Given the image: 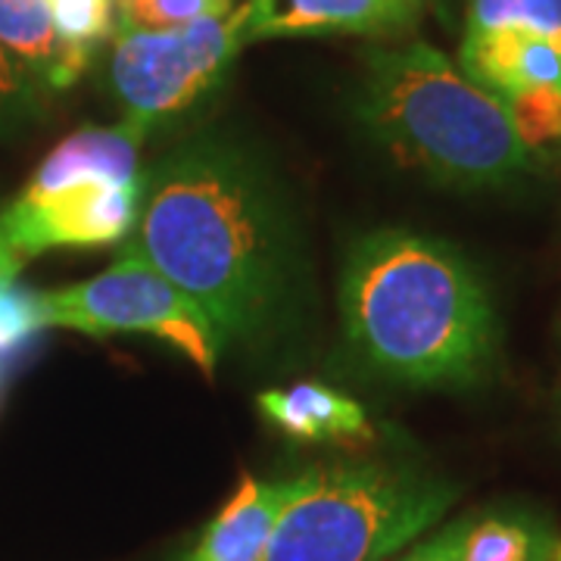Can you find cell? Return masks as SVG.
<instances>
[{
	"label": "cell",
	"instance_id": "30bf717a",
	"mask_svg": "<svg viewBox=\"0 0 561 561\" xmlns=\"http://www.w3.org/2000/svg\"><path fill=\"white\" fill-rule=\"evenodd\" d=\"M459 62L468 79L496 98L527 88H561V47L524 28L465 32Z\"/></svg>",
	"mask_w": 561,
	"mask_h": 561
},
{
	"label": "cell",
	"instance_id": "9c48e42d",
	"mask_svg": "<svg viewBox=\"0 0 561 561\" xmlns=\"http://www.w3.org/2000/svg\"><path fill=\"white\" fill-rule=\"evenodd\" d=\"M147 131L122 122L116 128H79L62 138L35 169L22 194L44 197L84 181L140 184V144Z\"/></svg>",
	"mask_w": 561,
	"mask_h": 561
},
{
	"label": "cell",
	"instance_id": "8fae6325",
	"mask_svg": "<svg viewBox=\"0 0 561 561\" xmlns=\"http://www.w3.org/2000/svg\"><path fill=\"white\" fill-rule=\"evenodd\" d=\"M290 493L294 481L262 483L253 474H243L238 493L206 524L184 561H262Z\"/></svg>",
	"mask_w": 561,
	"mask_h": 561
},
{
	"label": "cell",
	"instance_id": "52a82bcc",
	"mask_svg": "<svg viewBox=\"0 0 561 561\" xmlns=\"http://www.w3.org/2000/svg\"><path fill=\"white\" fill-rule=\"evenodd\" d=\"M140 184L84 181L44 197L20 194L0 216L10 247L25 256H38L60 247H110L125 241L138 225Z\"/></svg>",
	"mask_w": 561,
	"mask_h": 561
},
{
	"label": "cell",
	"instance_id": "5b68a950",
	"mask_svg": "<svg viewBox=\"0 0 561 561\" xmlns=\"http://www.w3.org/2000/svg\"><path fill=\"white\" fill-rule=\"evenodd\" d=\"M243 47V3L221 20H203L184 28H116L110 88L125 113V122L150 131L162 119L191 110L213 88H219Z\"/></svg>",
	"mask_w": 561,
	"mask_h": 561
},
{
	"label": "cell",
	"instance_id": "ffe728a7",
	"mask_svg": "<svg viewBox=\"0 0 561 561\" xmlns=\"http://www.w3.org/2000/svg\"><path fill=\"white\" fill-rule=\"evenodd\" d=\"M44 328H50L44 297L16 287L13 280L0 284V359L20 365L22 356L35 350Z\"/></svg>",
	"mask_w": 561,
	"mask_h": 561
},
{
	"label": "cell",
	"instance_id": "7402d4cb",
	"mask_svg": "<svg viewBox=\"0 0 561 561\" xmlns=\"http://www.w3.org/2000/svg\"><path fill=\"white\" fill-rule=\"evenodd\" d=\"M22 268V256L10 247L7 241V234H3V228H0V284H10V280H16Z\"/></svg>",
	"mask_w": 561,
	"mask_h": 561
},
{
	"label": "cell",
	"instance_id": "277c9868",
	"mask_svg": "<svg viewBox=\"0 0 561 561\" xmlns=\"http://www.w3.org/2000/svg\"><path fill=\"white\" fill-rule=\"evenodd\" d=\"M456 486L397 465H341L294 478L262 561H383L440 522Z\"/></svg>",
	"mask_w": 561,
	"mask_h": 561
},
{
	"label": "cell",
	"instance_id": "603a6c76",
	"mask_svg": "<svg viewBox=\"0 0 561 561\" xmlns=\"http://www.w3.org/2000/svg\"><path fill=\"white\" fill-rule=\"evenodd\" d=\"M390 3H393V7L400 10V16L409 22V25L419 20L421 7H424V0H390Z\"/></svg>",
	"mask_w": 561,
	"mask_h": 561
},
{
	"label": "cell",
	"instance_id": "8992f818",
	"mask_svg": "<svg viewBox=\"0 0 561 561\" xmlns=\"http://www.w3.org/2000/svg\"><path fill=\"white\" fill-rule=\"evenodd\" d=\"M41 297L47 324L54 328H69L91 337L150 334L179 350L206 378H213L219 365L225 341L209 316L128 250H122V260L98 278L79 280Z\"/></svg>",
	"mask_w": 561,
	"mask_h": 561
},
{
	"label": "cell",
	"instance_id": "7a4b0ae2",
	"mask_svg": "<svg viewBox=\"0 0 561 561\" xmlns=\"http://www.w3.org/2000/svg\"><path fill=\"white\" fill-rule=\"evenodd\" d=\"M341 312L353 350L390 381L474 383L496 353V312L449 243L383 228L346 256Z\"/></svg>",
	"mask_w": 561,
	"mask_h": 561
},
{
	"label": "cell",
	"instance_id": "5bb4252c",
	"mask_svg": "<svg viewBox=\"0 0 561 561\" xmlns=\"http://www.w3.org/2000/svg\"><path fill=\"white\" fill-rule=\"evenodd\" d=\"M459 561H549L552 542L540 524L512 515L459 522Z\"/></svg>",
	"mask_w": 561,
	"mask_h": 561
},
{
	"label": "cell",
	"instance_id": "7c38bea8",
	"mask_svg": "<svg viewBox=\"0 0 561 561\" xmlns=\"http://www.w3.org/2000/svg\"><path fill=\"white\" fill-rule=\"evenodd\" d=\"M260 412L280 434L300 443L371 440V421L353 397L316 381L260 393Z\"/></svg>",
	"mask_w": 561,
	"mask_h": 561
},
{
	"label": "cell",
	"instance_id": "e0dca14e",
	"mask_svg": "<svg viewBox=\"0 0 561 561\" xmlns=\"http://www.w3.org/2000/svg\"><path fill=\"white\" fill-rule=\"evenodd\" d=\"M524 28L561 47V0H468V32Z\"/></svg>",
	"mask_w": 561,
	"mask_h": 561
},
{
	"label": "cell",
	"instance_id": "9a60e30c",
	"mask_svg": "<svg viewBox=\"0 0 561 561\" xmlns=\"http://www.w3.org/2000/svg\"><path fill=\"white\" fill-rule=\"evenodd\" d=\"M500 101L530 160L561 157V88H527Z\"/></svg>",
	"mask_w": 561,
	"mask_h": 561
},
{
	"label": "cell",
	"instance_id": "ac0fdd59",
	"mask_svg": "<svg viewBox=\"0 0 561 561\" xmlns=\"http://www.w3.org/2000/svg\"><path fill=\"white\" fill-rule=\"evenodd\" d=\"M234 0H116V28L165 32L203 20H221Z\"/></svg>",
	"mask_w": 561,
	"mask_h": 561
},
{
	"label": "cell",
	"instance_id": "3957f363",
	"mask_svg": "<svg viewBox=\"0 0 561 561\" xmlns=\"http://www.w3.org/2000/svg\"><path fill=\"white\" fill-rule=\"evenodd\" d=\"M359 122L400 165L449 187H505L534 169L505 103L421 41L368 54Z\"/></svg>",
	"mask_w": 561,
	"mask_h": 561
},
{
	"label": "cell",
	"instance_id": "d6986e66",
	"mask_svg": "<svg viewBox=\"0 0 561 561\" xmlns=\"http://www.w3.org/2000/svg\"><path fill=\"white\" fill-rule=\"evenodd\" d=\"M44 84L0 47V140H13L44 119Z\"/></svg>",
	"mask_w": 561,
	"mask_h": 561
},
{
	"label": "cell",
	"instance_id": "ba28073f",
	"mask_svg": "<svg viewBox=\"0 0 561 561\" xmlns=\"http://www.w3.org/2000/svg\"><path fill=\"white\" fill-rule=\"evenodd\" d=\"M247 44L300 35H393L409 28L390 0H243Z\"/></svg>",
	"mask_w": 561,
	"mask_h": 561
},
{
	"label": "cell",
	"instance_id": "4fadbf2b",
	"mask_svg": "<svg viewBox=\"0 0 561 561\" xmlns=\"http://www.w3.org/2000/svg\"><path fill=\"white\" fill-rule=\"evenodd\" d=\"M0 47L50 91H66L81 79L54 32L47 0H0Z\"/></svg>",
	"mask_w": 561,
	"mask_h": 561
},
{
	"label": "cell",
	"instance_id": "cb8c5ba5",
	"mask_svg": "<svg viewBox=\"0 0 561 561\" xmlns=\"http://www.w3.org/2000/svg\"><path fill=\"white\" fill-rule=\"evenodd\" d=\"M13 368H16V365H13V362L0 359V393H3V383H7V378H10V375H13Z\"/></svg>",
	"mask_w": 561,
	"mask_h": 561
},
{
	"label": "cell",
	"instance_id": "d4e9b609",
	"mask_svg": "<svg viewBox=\"0 0 561 561\" xmlns=\"http://www.w3.org/2000/svg\"><path fill=\"white\" fill-rule=\"evenodd\" d=\"M552 561H561V546L556 549V552H552Z\"/></svg>",
	"mask_w": 561,
	"mask_h": 561
},
{
	"label": "cell",
	"instance_id": "44dd1931",
	"mask_svg": "<svg viewBox=\"0 0 561 561\" xmlns=\"http://www.w3.org/2000/svg\"><path fill=\"white\" fill-rule=\"evenodd\" d=\"M400 561H459V527H446L434 540L421 542L415 552H409Z\"/></svg>",
	"mask_w": 561,
	"mask_h": 561
},
{
	"label": "cell",
	"instance_id": "6da1fadb",
	"mask_svg": "<svg viewBox=\"0 0 561 561\" xmlns=\"http://www.w3.org/2000/svg\"><path fill=\"white\" fill-rule=\"evenodd\" d=\"M135 253L216 324L262 331L287 294V231L262 172L216 140L184 144L144 179Z\"/></svg>",
	"mask_w": 561,
	"mask_h": 561
},
{
	"label": "cell",
	"instance_id": "2e32d148",
	"mask_svg": "<svg viewBox=\"0 0 561 561\" xmlns=\"http://www.w3.org/2000/svg\"><path fill=\"white\" fill-rule=\"evenodd\" d=\"M47 7L69 60L84 72L94 50L116 32L113 0H47Z\"/></svg>",
	"mask_w": 561,
	"mask_h": 561
}]
</instances>
